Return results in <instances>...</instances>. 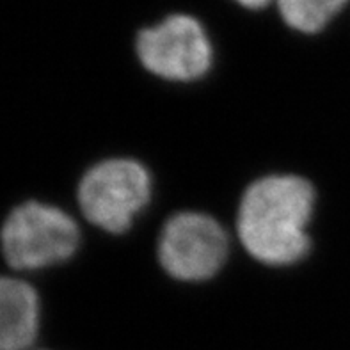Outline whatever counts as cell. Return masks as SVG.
I'll return each mask as SVG.
<instances>
[{
  "instance_id": "cell-1",
  "label": "cell",
  "mask_w": 350,
  "mask_h": 350,
  "mask_svg": "<svg viewBox=\"0 0 350 350\" xmlns=\"http://www.w3.org/2000/svg\"><path fill=\"white\" fill-rule=\"evenodd\" d=\"M315 189L308 180L274 174L249 185L239 208V237L251 256L267 265H293L310 251L308 224Z\"/></svg>"
},
{
  "instance_id": "cell-2",
  "label": "cell",
  "mask_w": 350,
  "mask_h": 350,
  "mask_svg": "<svg viewBox=\"0 0 350 350\" xmlns=\"http://www.w3.org/2000/svg\"><path fill=\"white\" fill-rule=\"evenodd\" d=\"M79 244L80 231L73 217L40 201L11 210L0 230L5 262L16 271H41L68 262Z\"/></svg>"
},
{
  "instance_id": "cell-3",
  "label": "cell",
  "mask_w": 350,
  "mask_h": 350,
  "mask_svg": "<svg viewBox=\"0 0 350 350\" xmlns=\"http://www.w3.org/2000/svg\"><path fill=\"white\" fill-rule=\"evenodd\" d=\"M151 200L148 169L132 159H111L93 165L79 185L82 213L109 233H124Z\"/></svg>"
},
{
  "instance_id": "cell-4",
  "label": "cell",
  "mask_w": 350,
  "mask_h": 350,
  "mask_svg": "<svg viewBox=\"0 0 350 350\" xmlns=\"http://www.w3.org/2000/svg\"><path fill=\"white\" fill-rule=\"evenodd\" d=\"M135 50L150 73L173 82L203 79L213 64L212 41L204 27L189 14H173L142 29Z\"/></svg>"
},
{
  "instance_id": "cell-5",
  "label": "cell",
  "mask_w": 350,
  "mask_h": 350,
  "mask_svg": "<svg viewBox=\"0 0 350 350\" xmlns=\"http://www.w3.org/2000/svg\"><path fill=\"white\" fill-rule=\"evenodd\" d=\"M230 242L224 228L206 213L180 212L165 222L159 239V262L171 278L206 281L226 263Z\"/></svg>"
},
{
  "instance_id": "cell-6",
  "label": "cell",
  "mask_w": 350,
  "mask_h": 350,
  "mask_svg": "<svg viewBox=\"0 0 350 350\" xmlns=\"http://www.w3.org/2000/svg\"><path fill=\"white\" fill-rule=\"evenodd\" d=\"M40 331V299L31 284L0 275V350H27Z\"/></svg>"
},
{
  "instance_id": "cell-7",
  "label": "cell",
  "mask_w": 350,
  "mask_h": 350,
  "mask_svg": "<svg viewBox=\"0 0 350 350\" xmlns=\"http://www.w3.org/2000/svg\"><path fill=\"white\" fill-rule=\"evenodd\" d=\"M349 0H280V13L284 23L302 34L324 31Z\"/></svg>"
},
{
  "instance_id": "cell-8",
  "label": "cell",
  "mask_w": 350,
  "mask_h": 350,
  "mask_svg": "<svg viewBox=\"0 0 350 350\" xmlns=\"http://www.w3.org/2000/svg\"><path fill=\"white\" fill-rule=\"evenodd\" d=\"M235 2L245 9H265L272 0H235Z\"/></svg>"
}]
</instances>
